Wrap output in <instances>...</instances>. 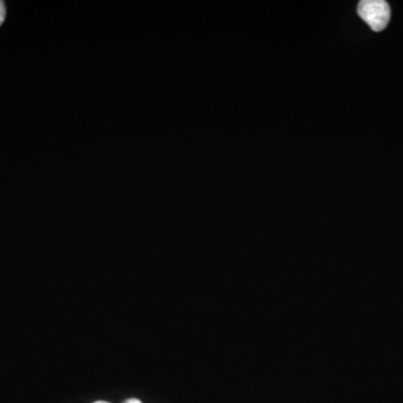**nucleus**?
<instances>
[{
  "label": "nucleus",
  "mask_w": 403,
  "mask_h": 403,
  "mask_svg": "<svg viewBox=\"0 0 403 403\" xmlns=\"http://www.w3.org/2000/svg\"><path fill=\"white\" fill-rule=\"evenodd\" d=\"M358 13L374 32H381L390 21L391 9L385 0H363L358 4Z\"/></svg>",
  "instance_id": "obj_1"
},
{
  "label": "nucleus",
  "mask_w": 403,
  "mask_h": 403,
  "mask_svg": "<svg viewBox=\"0 0 403 403\" xmlns=\"http://www.w3.org/2000/svg\"><path fill=\"white\" fill-rule=\"evenodd\" d=\"M6 18V6L4 1L0 0V26L3 25L4 21Z\"/></svg>",
  "instance_id": "obj_2"
},
{
  "label": "nucleus",
  "mask_w": 403,
  "mask_h": 403,
  "mask_svg": "<svg viewBox=\"0 0 403 403\" xmlns=\"http://www.w3.org/2000/svg\"><path fill=\"white\" fill-rule=\"evenodd\" d=\"M123 403H143V402H141V401L139 400V399L131 398V399H128V400H126L125 402Z\"/></svg>",
  "instance_id": "obj_3"
},
{
  "label": "nucleus",
  "mask_w": 403,
  "mask_h": 403,
  "mask_svg": "<svg viewBox=\"0 0 403 403\" xmlns=\"http://www.w3.org/2000/svg\"><path fill=\"white\" fill-rule=\"evenodd\" d=\"M93 403H110V402H106V401H96V402H93Z\"/></svg>",
  "instance_id": "obj_4"
}]
</instances>
